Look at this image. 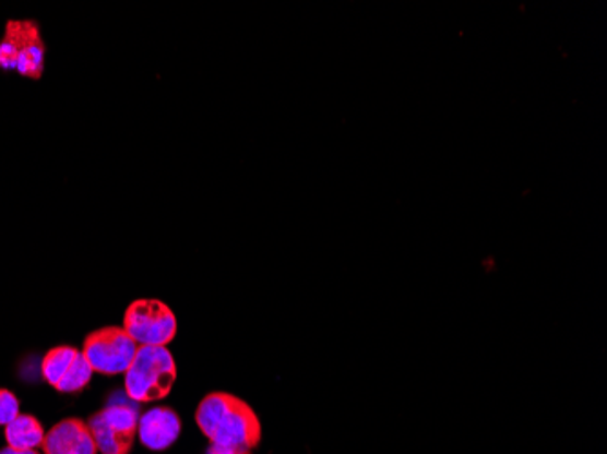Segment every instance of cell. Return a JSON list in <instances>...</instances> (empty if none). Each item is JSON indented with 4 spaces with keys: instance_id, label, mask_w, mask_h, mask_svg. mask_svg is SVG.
Masks as SVG:
<instances>
[{
    "instance_id": "6da1fadb",
    "label": "cell",
    "mask_w": 607,
    "mask_h": 454,
    "mask_svg": "<svg viewBox=\"0 0 607 454\" xmlns=\"http://www.w3.org/2000/svg\"><path fill=\"white\" fill-rule=\"evenodd\" d=\"M195 422L212 444L242 445L251 451L261 444V418L239 396L210 393L197 407Z\"/></svg>"
},
{
    "instance_id": "7a4b0ae2",
    "label": "cell",
    "mask_w": 607,
    "mask_h": 454,
    "mask_svg": "<svg viewBox=\"0 0 607 454\" xmlns=\"http://www.w3.org/2000/svg\"><path fill=\"white\" fill-rule=\"evenodd\" d=\"M177 362L168 347L139 346L135 358L124 373V391L131 401H163L174 390Z\"/></svg>"
},
{
    "instance_id": "3957f363",
    "label": "cell",
    "mask_w": 607,
    "mask_h": 454,
    "mask_svg": "<svg viewBox=\"0 0 607 454\" xmlns=\"http://www.w3.org/2000/svg\"><path fill=\"white\" fill-rule=\"evenodd\" d=\"M46 68V43L38 22H5L4 37L0 40V70L16 71L19 75L38 81Z\"/></svg>"
},
{
    "instance_id": "277c9868",
    "label": "cell",
    "mask_w": 607,
    "mask_h": 454,
    "mask_svg": "<svg viewBox=\"0 0 607 454\" xmlns=\"http://www.w3.org/2000/svg\"><path fill=\"white\" fill-rule=\"evenodd\" d=\"M135 404L128 395L120 401H109L103 411L95 413L87 420V428L100 453H130L139 428V409Z\"/></svg>"
},
{
    "instance_id": "5b68a950",
    "label": "cell",
    "mask_w": 607,
    "mask_h": 454,
    "mask_svg": "<svg viewBox=\"0 0 607 454\" xmlns=\"http://www.w3.org/2000/svg\"><path fill=\"white\" fill-rule=\"evenodd\" d=\"M122 327L139 346L166 347L179 331L174 311L157 298H139L131 302L126 309Z\"/></svg>"
},
{
    "instance_id": "8992f818",
    "label": "cell",
    "mask_w": 607,
    "mask_h": 454,
    "mask_svg": "<svg viewBox=\"0 0 607 454\" xmlns=\"http://www.w3.org/2000/svg\"><path fill=\"white\" fill-rule=\"evenodd\" d=\"M136 344L124 327L106 325L103 330L93 331L86 336L82 355L92 366L93 373L115 374L126 373L135 358Z\"/></svg>"
},
{
    "instance_id": "52a82bcc",
    "label": "cell",
    "mask_w": 607,
    "mask_h": 454,
    "mask_svg": "<svg viewBox=\"0 0 607 454\" xmlns=\"http://www.w3.org/2000/svg\"><path fill=\"white\" fill-rule=\"evenodd\" d=\"M40 373L53 390L64 395H75L90 385L93 369L82 351L71 346H59L44 355Z\"/></svg>"
},
{
    "instance_id": "ba28073f",
    "label": "cell",
    "mask_w": 607,
    "mask_h": 454,
    "mask_svg": "<svg viewBox=\"0 0 607 454\" xmlns=\"http://www.w3.org/2000/svg\"><path fill=\"white\" fill-rule=\"evenodd\" d=\"M182 420L171 407H153L139 417L136 434L147 450L166 451L179 440Z\"/></svg>"
},
{
    "instance_id": "9c48e42d",
    "label": "cell",
    "mask_w": 607,
    "mask_h": 454,
    "mask_svg": "<svg viewBox=\"0 0 607 454\" xmlns=\"http://www.w3.org/2000/svg\"><path fill=\"white\" fill-rule=\"evenodd\" d=\"M44 454H97L92 431L81 418H64L44 434Z\"/></svg>"
},
{
    "instance_id": "30bf717a",
    "label": "cell",
    "mask_w": 607,
    "mask_h": 454,
    "mask_svg": "<svg viewBox=\"0 0 607 454\" xmlns=\"http://www.w3.org/2000/svg\"><path fill=\"white\" fill-rule=\"evenodd\" d=\"M8 447L16 451H35L44 440L43 423L32 415H19L13 422L4 428Z\"/></svg>"
},
{
    "instance_id": "8fae6325",
    "label": "cell",
    "mask_w": 607,
    "mask_h": 454,
    "mask_svg": "<svg viewBox=\"0 0 607 454\" xmlns=\"http://www.w3.org/2000/svg\"><path fill=\"white\" fill-rule=\"evenodd\" d=\"M21 415V404L11 391L0 390V428H5Z\"/></svg>"
},
{
    "instance_id": "7c38bea8",
    "label": "cell",
    "mask_w": 607,
    "mask_h": 454,
    "mask_svg": "<svg viewBox=\"0 0 607 454\" xmlns=\"http://www.w3.org/2000/svg\"><path fill=\"white\" fill-rule=\"evenodd\" d=\"M207 454H251V450L242 447V445L210 444Z\"/></svg>"
},
{
    "instance_id": "4fadbf2b",
    "label": "cell",
    "mask_w": 607,
    "mask_h": 454,
    "mask_svg": "<svg viewBox=\"0 0 607 454\" xmlns=\"http://www.w3.org/2000/svg\"><path fill=\"white\" fill-rule=\"evenodd\" d=\"M0 454H37V451H16L5 447V450L0 451Z\"/></svg>"
},
{
    "instance_id": "5bb4252c",
    "label": "cell",
    "mask_w": 607,
    "mask_h": 454,
    "mask_svg": "<svg viewBox=\"0 0 607 454\" xmlns=\"http://www.w3.org/2000/svg\"><path fill=\"white\" fill-rule=\"evenodd\" d=\"M37 454H40V453H37Z\"/></svg>"
}]
</instances>
